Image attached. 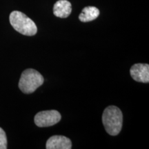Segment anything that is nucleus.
Returning a JSON list of instances; mask_svg holds the SVG:
<instances>
[{
    "instance_id": "6e6552de",
    "label": "nucleus",
    "mask_w": 149,
    "mask_h": 149,
    "mask_svg": "<svg viewBox=\"0 0 149 149\" xmlns=\"http://www.w3.org/2000/svg\"><path fill=\"white\" fill-rule=\"evenodd\" d=\"M100 15V10L94 6H87L83 8L79 15V19L82 22H88L96 19Z\"/></svg>"
},
{
    "instance_id": "1a4fd4ad",
    "label": "nucleus",
    "mask_w": 149,
    "mask_h": 149,
    "mask_svg": "<svg viewBox=\"0 0 149 149\" xmlns=\"http://www.w3.org/2000/svg\"><path fill=\"white\" fill-rule=\"evenodd\" d=\"M7 148V137L4 130L0 128V149Z\"/></svg>"
},
{
    "instance_id": "7ed1b4c3",
    "label": "nucleus",
    "mask_w": 149,
    "mask_h": 149,
    "mask_svg": "<svg viewBox=\"0 0 149 149\" xmlns=\"http://www.w3.org/2000/svg\"><path fill=\"white\" fill-rule=\"evenodd\" d=\"M44 81V77L40 72L33 68H29L22 73L19 81V88L24 93L30 94L41 86Z\"/></svg>"
},
{
    "instance_id": "0eeeda50",
    "label": "nucleus",
    "mask_w": 149,
    "mask_h": 149,
    "mask_svg": "<svg viewBox=\"0 0 149 149\" xmlns=\"http://www.w3.org/2000/svg\"><path fill=\"white\" fill-rule=\"evenodd\" d=\"M72 12V5L67 0H59L54 4L53 13L59 18H66Z\"/></svg>"
},
{
    "instance_id": "423d86ee",
    "label": "nucleus",
    "mask_w": 149,
    "mask_h": 149,
    "mask_svg": "<svg viewBox=\"0 0 149 149\" xmlns=\"http://www.w3.org/2000/svg\"><path fill=\"white\" fill-rule=\"evenodd\" d=\"M47 149H70L72 143L69 138L62 135H54L46 141Z\"/></svg>"
},
{
    "instance_id": "f257e3e1",
    "label": "nucleus",
    "mask_w": 149,
    "mask_h": 149,
    "mask_svg": "<svg viewBox=\"0 0 149 149\" xmlns=\"http://www.w3.org/2000/svg\"><path fill=\"white\" fill-rule=\"evenodd\" d=\"M102 122L106 131L109 135H118L122 130L123 124V115L121 110L115 106L106 108L102 115Z\"/></svg>"
},
{
    "instance_id": "f03ea898",
    "label": "nucleus",
    "mask_w": 149,
    "mask_h": 149,
    "mask_svg": "<svg viewBox=\"0 0 149 149\" xmlns=\"http://www.w3.org/2000/svg\"><path fill=\"white\" fill-rule=\"evenodd\" d=\"M9 20L13 29L22 35L33 36L37 32L35 22L20 11H13L9 17Z\"/></svg>"
},
{
    "instance_id": "20e7f679",
    "label": "nucleus",
    "mask_w": 149,
    "mask_h": 149,
    "mask_svg": "<svg viewBox=\"0 0 149 149\" xmlns=\"http://www.w3.org/2000/svg\"><path fill=\"white\" fill-rule=\"evenodd\" d=\"M60 113L55 110L39 112L35 116V123L38 127H48L57 124L61 120Z\"/></svg>"
},
{
    "instance_id": "39448f33",
    "label": "nucleus",
    "mask_w": 149,
    "mask_h": 149,
    "mask_svg": "<svg viewBox=\"0 0 149 149\" xmlns=\"http://www.w3.org/2000/svg\"><path fill=\"white\" fill-rule=\"evenodd\" d=\"M132 78L141 83L149 82V65L147 64H135L130 70Z\"/></svg>"
}]
</instances>
